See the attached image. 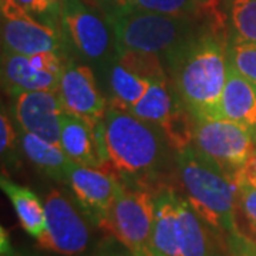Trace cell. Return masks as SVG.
<instances>
[{"label": "cell", "instance_id": "obj_9", "mask_svg": "<svg viewBox=\"0 0 256 256\" xmlns=\"http://www.w3.org/2000/svg\"><path fill=\"white\" fill-rule=\"evenodd\" d=\"M46 228L37 238L38 246L58 255L82 254L90 242V229L82 212L64 194L52 190L44 200Z\"/></svg>", "mask_w": 256, "mask_h": 256}, {"label": "cell", "instance_id": "obj_4", "mask_svg": "<svg viewBox=\"0 0 256 256\" xmlns=\"http://www.w3.org/2000/svg\"><path fill=\"white\" fill-rule=\"evenodd\" d=\"M104 14L114 33L116 52L136 50L152 53L160 56L165 66L184 44L200 33L195 28V18L134 9H116Z\"/></svg>", "mask_w": 256, "mask_h": 256}, {"label": "cell", "instance_id": "obj_18", "mask_svg": "<svg viewBox=\"0 0 256 256\" xmlns=\"http://www.w3.org/2000/svg\"><path fill=\"white\" fill-rule=\"evenodd\" d=\"M0 186L2 191L9 196L22 228L30 236L38 238L46 228L44 202H42V200L32 190L18 185L6 176L0 178Z\"/></svg>", "mask_w": 256, "mask_h": 256}, {"label": "cell", "instance_id": "obj_2", "mask_svg": "<svg viewBox=\"0 0 256 256\" xmlns=\"http://www.w3.org/2000/svg\"><path fill=\"white\" fill-rule=\"evenodd\" d=\"M106 161L124 185L138 186L168 164V144L161 128L108 106L101 126Z\"/></svg>", "mask_w": 256, "mask_h": 256}, {"label": "cell", "instance_id": "obj_8", "mask_svg": "<svg viewBox=\"0 0 256 256\" xmlns=\"http://www.w3.org/2000/svg\"><path fill=\"white\" fill-rule=\"evenodd\" d=\"M3 52L32 56L62 52V28L32 16L18 0H0Z\"/></svg>", "mask_w": 256, "mask_h": 256}, {"label": "cell", "instance_id": "obj_17", "mask_svg": "<svg viewBox=\"0 0 256 256\" xmlns=\"http://www.w3.org/2000/svg\"><path fill=\"white\" fill-rule=\"evenodd\" d=\"M18 130L22 151L40 172L56 181H66L73 161L67 156L60 144L50 142L44 138Z\"/></svg>", "mask_w": 256, "mask_h": 256}, {"label": "cell", "instance_id": "obj_28", "mask_svg": "<svg viewBox=\"0 0 256 256\" xmlns=\"http://www.w3.org/2000/svg\"><path fill=\"white\" fill-rule=\"evenodd\" d=\"M222 239L232 256H256V238L240 232V229L225 234Z\"/></svg>", "mask_w": 256, "mask_h": 256}, {"label": "cell", "instance_id": "obj_26", "mask_svg": "<svg viewBox=\"0 0 256 256\" xmlns=\"http://www.w3.org/2000/svg\"><path fill=\"white\" fill-rule=\"evenodd\" d=\"M22 142H20V134L18 130L13 126L10 117L6 114L4 108H2L0 114V154L3 165L9 168H18L22 158L20 151Z\"/></svg>", "mask_w": 256, "mask_h": 256}, {"label": "cell", "instance_id": "obj_6", "mask_svg": "<svg viewBox=\"0 0 256 256\" xmlns=\"http://www.w3.org/2000/svg\"><path fill=\"white\" fill-rule=\"evenodd\" d=\"M194 146L234 174L256 152V136L249 128L224 118L195 120Z\"/></svg>", "mask_w": 256, "mask_h": 256}, {"label": "cell", "instance_id": "obj_27", "mask_svg": "<svg viewBox=\"0 0 256 256\" xmlns=\"http://www.w3.org/2000/svg\"><path fill=\"white\" fill-rule=\"evenodd\" d=\"M32 16L50 26L58 28L60 24V6L62 0H18Z\"/></svg>", "mask_w": 256, "mask_h": 256}, {"label": "cell", "instance_id": "obj_23", "mask_svg": "<svg viewBox=\"0 0 256 256\" xmlns=\"http://www.w3.org/2000/svg\"><path fill=\"white\" fill-rule=\"evenodd\" d=\"M117 9L144 10L180 18H198L201 14L196 0H118Z\"/></svg>", "mask_w": 256, "mask_h": 256}, {"label": "cell", "instance_id": "obj_10", "mask_svg": "<svg viewBox=\"0 0 256 256\" xmlns=\"http://www.w3.org/2000/svg\"><path fill=\"white\" fill-rule=\"evenodd\" d=\"M66 63L60 52H42L24 56L2 53V80L4 90L13 92H58Z\"/></svg>", "mask_w": 256, "mask_h": 256}, {"label": "cell", "instance_id": "obj_1", "mask_svg": "<svg viewBox=\"0 0 256 256\" xmlns=\"http://www.w3.org/2000/svg\"><path fill=\"white\" fill-rule=\"evenodd\" d=\"M175 92L194 118H218L228 77L226 44L218 32L198 33L166 64Z\"/></svg>", "mask_w": 256, "mask_h": 256}, {"label": "cell", "instance_id": "obj_7", "mask_svg": "<svg viewBox=\"0 0 256 256\" xmlns=\"http://www.w3.org/2000/svg\"><path fill=\"white\" fill-rule=\"evenodd\" d=\"M154 214L156 196L151 192L121 184L102 229L136 252L148 246Z\"/></svg>", "mask_w": 256, "mask_h": 256}, {"label": "cell", "instance_id": "obj_15", "mask_svg": "<svg viewBox=\"0 0 256 256\" xmlns=\"http://www.w3.org/2000/svg\"><path fill=\"white\" fill-rule=\"evenodd\" d=\"M218 118L249 128L256 136V87L228 63L226 84L220 97Z\"/></svg>", "mask_w": 256, "mask_h": 256}, {"label": "cell", "instance_id": "obj_31", "mask_svg": "<svg viewBox=\"0 0 256 256\" xmlns=\"http://www.w3.org/2000/svg\"><path fill=\"white\" fill-rule=\"evenodd\" d=\"M234 178L238 184V186L256 188V152H254L234 172Z\"/></svg>", "mask_w": 256, "mask_h": 256}, {"label": "cell", "instance_id": "obj_25", "mask_svg": "<svg viewBox=\"0 0 256 256\" xmlns=\"http://www.w3.org/2000/svg\"><path fill=\"white\" fill-rule=\"evenodd\" d=\"M228 63L256 87V44L232 38L226 44Z\"/></svg>", "mask_w": 256, "mask_h": 256}, {"label": "cell", "instance_id": "obj_24", "mask_svg": "<svg viewBox=\"0 0 256 256\" xmlns=\"http://www.w3.org/2000/svg\"><path fill=\"white\" fill-rule=\"evenodd\" d=\"M228 18L235 38L256 44V0H228Z\"/></svg>", "mask_w": 256, "mask_h": 256}, {"label": "cell", "instance_id": "obj_12", "mask_svg": "<svg viewBox=\"0 0 256 256\" xmlns=\"http://www.w3.org/2000/svg\"><path fill=\"white\" fill-rule=\"evenodd\" d=\"M10 111L20 130L60 144L64 107L58 92H10Z\"/></svg>", "mask_w": 256, "mask_h": 256}, {"label": "cell", "instance_id": "obj_22", "mask_svg": "<svg viewBox=\"0 0 256 256\" xmlns=\"http://www.w3.org/2000/svg\"><path fill=\"white\" fill-rule=\"evenodd\" d=\"M116 60L130 72L148 80H168V70L160 56L136 50L116 52Z\"/></svg>", "mask_w": 256, "mask_h": 256}, {"label": "cell", "instance_id": "obj_16", "mask_svg": "<svg viewBox=\"0 0 256 256\" xmlns=\"http://www.w3.org/2000/svg\"><path fill=\"white\" fill-rule=\"evenodd\" d=\"M148 249L154 256H182L178 236V195L171 190L156 195V214Z\"/></svg>", "mask_w": 256, "mask_h": 256}, {"label": "cell", "instance_id": "obj_35", "mask_svg": "<svg viewBox=\"0 0 256 256\" xmlns=\"http://www.w3.org/2000/svg\"><path fill=\"white\" fill-rule=\"evenodd\" d=\"M136 254H137V256H154V254L148 249V246L142 248L140 250H136Z\"/></svg>", "mask_w": 256, "mask_h": 256}, {"label": "cell", "instance_id": "obj_34", "mask_svg": "<svg viewBox=\"0 0 256 256\" xmlns=\"http://www.w3.org/2000/svg\"><path fill=\"white\" fill-rule=\"evenodd\" d=\"M96 2L102 8L104 13L117 9V4H118V0H96Z\"/></svg>", "mask_w": 256, "mask_h": 256}, {"label": "cell", "instance_id": "obj_20", "mask_svg": "<svg viewBox=\"0 0 256 256\" xmlns=\"http://www.w3.org/2000/svg\"><path fill=\"white\" fill-rule=\"evenodd\" d=\"M180 101L181 98L175 92L172 82L168 80H154L146 96L136 106H132L128 112L161 127L176 108Z\"/></svg>", "mask_w": 256, "mask_h": 256}, {"label": "cell", "instance_id": "obj_11", "mask_svg": "<svg viewBox=\"0 0 256 256\" xmlns=\"http://www.w3.org/2000/svg\"><path fill=\"white\" fill-rule=\"evenodd\" d=\"M66 182L87 220L92 225L104 228L108 210L122 182L108 170L76 162L70 165Z\"/></svg>", "mask_w": 256, "mask_h": 256}, {"label": "cell", "instance_id": "obj_19", "mask_svg": "<svg viewBox=\"0 0 256 256\" xmlns=\"http://www.w3.org/2000/svg\"><path fill=\"white\" fill-rule=\"evenodd\" d=\"M178 236L182 256H208L212 246L210 229L188 200L178 195Z\"/></svg>", "mask_w": 256, "mask_h": 256}, {"label": "cell", "instance_id": "obj_14", "mask_svg": "<svg viewBox=\"0 0 256 256\" xmlns=\"http://www.w3.org/2000/svg\"><path fill=\"white\" fill-rule=\"evenodd\" d=\"M101 126L102 122L98 127H92L87 121L64 112L60 130V146L73 162L106 170L107 161Z\"/></svg>", "mask_w": 256, "mask_h": 256}, {"label": "cell", "instance_id": "obj_33", "mask_svg": "<svg viewBox=\"0 0 256 256\" xmlns=\"http://www.w3.org/2000/svg\"><path fill=\"white\" fill-rule=\"evenodd\" d=\"M215 235V240H212V246H210V252L208 256H232L229 254V250L225 246V242L220 235Z\"/></svg>", "mask_w": 256, "mask_h": 256}, {"label": "cell", "instance_id": "obj_32", "mask_svg": "<svg viewBox=\"0 0 256 256\" xmlns=\"http://www.w3.org/2000/svg\"><path fill=\"white\" fill-rule=\"evenodd\" d=\"M200 10H201V14H205L208 18H215L220 14V0H196Z\"/></svg>", "mask_w": 256, "mask_h": 256}, {"label": "cell", "instance_id": "obj_36", "mask_svg": "<svg viewBox=\"0 0 256 256\" xmlns=\"http://www.w3.org/2000/svg\"><path fill=\"white\" fill-rule=\"evenodd\" d=\"M2 256H24V255H20L18 252H14L13 249H10L8 252H2Z\"/></svg>", "mask_w": 256, "mask_h": 256}, {"label": "cell", "instance_id": "obj_13", "mask_svg": "<svg viewBox=\"0 0 256 256\" xmlns=\"http://www.w3.org/2000/svg\"><path fill=\"white\" fill-rule=\"evenodd\" d=\"M58 94L64 111L70 116L98 127L107 111V101L97 87L92 67L76 62H66Z\"/></svg>", "mask_w": 256, "mask_h": 256}, {"label": "cell", "instance_id": "obj_3", "mask_svg": "<svg viewBox=\"0 0 256 256\" xmlns=\"http://www.w3.org/2000/svg\"><path fill=\"white\" fill-rule=\"evenodd\" d=\"M176 165L188 195L186 200L206 226L220 236L239 229V186L234 174H229L194 144L176 151Z\"/></svg>", "mask_w": 256, "mask_h": 256}, {"label": "cell", "instance_id": "obj_29", "mask_svg": "<svg viewBox=\"0 0 256 256\" xmlns=\"http://www.w3.org/2000/svg\"><path fill=\"white\" fill-rule=\"evenodd\" d=\"M239 210L244 214L250 232L256 236V188L239 186Z\"/></svg>", "mask_w": 256, "mask_h": 256}, {"label": "cell", "instance_id": "obj_5", "mask_svg": "<svg viewBox=\"0 0 256 256\" xmlns=\"http://www.w3.org/2000/svg\"><path fill=\"white\" fill-rule=\"evenodd\" d=\"M60 28L84 60L104 67L116 56L114 33L107 16L82 0H62Z\"/></svg>", "mask_w": 256, "mask_h": 256}, {"label": "cell", "instance_id": "obj_21", "mask_svg": "<svg viewBox=\"0 0 256 256\" xmlns=\"http://www.w3.org/2000/svg\"><path fill=\"white\" fill-rule=\"evenodd\" d=\"M108 82L112 97L111 106L128 111L146 96L152 80L132 73L122 64L116 62L111 64Z\"/></svg>", "mask_w": 256, "mask_h": 256}, {"label": "cell", "instance_id": "obj_30", "mask_svg": "<svg viewBox=\"0 0 256 256\" xmlns=\"http://www.w3.org/2000/svg\"><path fill=\"white\" fill-rule=\"evenodd\" d=\"M96 256H137V254L110 234L98 242Z\"/></svg>", "mask_w": 256, "mask_h": 256}]
</instances>
